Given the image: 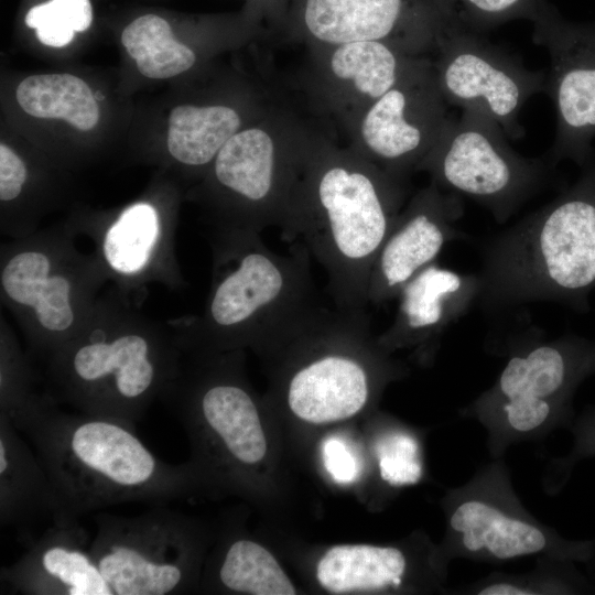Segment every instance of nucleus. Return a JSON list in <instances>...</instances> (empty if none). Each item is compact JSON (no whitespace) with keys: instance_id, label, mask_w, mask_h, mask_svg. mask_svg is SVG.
<instances>
[{"instance_id":"nucleus-24","label":"nucleus","mask_w":595,"mask_h":595,"mask_svg":"<svg viewBox=\"0 0 595 595\" xmlns=\"http://www.w3.org/2000/svg\"><path fill=\"white\" fill-rule=\"evenodd\" d=\"M411 572L412 561L401 547L343 544L324 553L316 566V578L334 594L399 591Z\"/></svg>"},{"instance_id":"nucleus-7","label":"nucleus","mask_w":595,"mask_h":595,"mask_svg":"<svg viewBox=\"0 0 595 595\" xmlns=\"http://www.w3.org/2000/svg\"><path fill=\"white\" fill-rule=\"evenodd\" d=\"M318 125L273 101L220 149L202 194L214 229L281 228Z\"/></svg>"},{"instance_id":"nucleus-9","label":"nucleus","mask_w":595,"mask_h":595,"mask_svg":"<svg viewBox=\"0 0 595 595\" xmlns=\"http://www.w3.org/2000/svg\"><path fill=\"white\" fill-rule=\"evenodd\" d=\"M595 374V340L564 335L518 347L496 381L459 414L487 432L493 458L528 441H539L571 426L573 399L581 383Z\"/></svg>"},{"instance_id":"nucleus-6","label":"nucleus","mask_w":595,"mask_h":595,"mask_svg":"<svg viewBox=\"0 0 595 595\" xmlns=\"http://www.w3.org/2000/svg\"><path fill=\"white\" fill-rule=\"evenodd\" d=\"M261 350L284 355V401L298 419L312 424L354 416L397 370L372 338L366 310L318 304Z\"/></svg>"},{"instance_id":"nucleus-32","label":"nucleus","mask_w":595,"mask_h":595,"mask_svg":"<svg viewBox=\"0 0 595 595\" xmlns=\"http://www.w3.org/2000/svg\"><path fill=\"white\" fill-rule=\"evenodd\" d=\"M570 430L573 437L570 451L564 456L553 457L547 465L543 485L549 494L563 488L578 462L595 457V404L575 416Z\"/></svg>"},{"instance_id":"nucleus-35","label":"nucleus","mask_w":595,"mask_h":595,"mask_svg":"<svg viewBox=\"0 0 595 595\" xmlns=\"http://www.w3.org/2000/svg\"><path fill=\"white\" fill-rule=\"evenodd\" d=\"M322 453L325 468L337 483L348 484L358 476V462L343 440L327 439Z\"/></svg>"},{"instance_id":"nucleus-8","label":"nucleus","mask_w":595,"mask_h":595,"mask_svg":"<svg viewBox=\"0 0 595 595\" xmlns=\"http://www.w3.org/2000/svg\"><path fill=\"white\" fill-rule=\"evenodd\" d=\"M71 228L54 227L0 248V296L30 348L47 358L84 327L107 278Z\"/></svg>"},{"instance_id":"nucleus-20","label":"nucleus","mask_w":595,"mask_h":595,"mask_svg":"<svg viewBox=\"0 0 595 595\" xmlns=\"http://www.w3.org/2000/svg\"><path fill=\"white\" fill-rule=\"evenodd\" d=\"M478 293L477 274H462L435 262L402 288L394 320L377 339L388 353L405 348L429 360Z\"/></svg>"},{"instance_id":"nucleus-11","label":"nucleus","mask_w":595,"mask_h":595,"mask_svg":"<svg viewBox=\"0 0 595 595\" xmlns=\"http://www.w3.org/2000/svg\"><path fill=\"white\" fill-rule=\"evenodd\" d=\"M416 171L442 190L477 202L498 223L531 198L548 174L543 161L515 152L500 126L478 109L448 117Z\"/></svg>"},{"instance_id":"nucleus-18","label":"nucleus","mask_w":595,"mask_h":595,"mask_svg":"<svg viewBox=\"0 0 595 595\" xmlns=\"http://www.w3.org/2000/svg\"><path fill=\"white\" fill-rule=\"evenodd\" d=\"M307 48L300 85L312 111L345 133L355 119L428 56L383 41Z\"/></svg>"},{"instance_id":"nucleus-30","label":"nucleus","mask_w":595,"mask_h":595,"mask_svg":"<svg viewBox=\"0 0 595 595\" xmlns=\"http://www.w3.org/2000/svg\"><path fill=\"white\" fill-rule=\"evenodd\" d=\"M36 391L34 374L28 355L22 350L9 324H0V412L10 415Z\"/></svg>"},{"instance_id":"nucleus-28","label":"nucleus","mask_w":595,"mask_h":595,"mask_svg":"<svg viewBox=\"0 0 595 595\" xmlns=\"http://www.w3.org/2000/svg\"><path fill=\"white\" fill-rule=\"evenodd\" d=\"M216 583L232 593L294 595L295 587L275 558L246 538L230 542L216 567Z\"/></svg>"},{"instance_id":"nucleus-3","label":"nucleus","mask_w":595,"mask_h":595,"mask_svg":"<svg viewBox=\"0 0 595 595\" xmlns=\"http://www.w3.org/2000/svg\"><path fill=\"white\" fill-rule=\"evenodd\" d=\"M182 355L171 323L150 318L111 288L78 334L46 358L48 394L136 426L177 376Z\"/></svg>"},{"instance_id":"nucleus-27","label":"nucleus","mask_w":595,"mask_h":595,"mask_svg":"<svg viewBox=\"0 0 595 595\" xmlns=\"http://www.w3.org/2000/svg\"><path fill=\"white\" fill-rule=\"evenodd\" d=\"M526 573L494 572L455 588V595H565L595 593V585L580 572L576 562L538 556Z\"/></svg>"},{"instance_id":"nucleus-13","label":"nucleus","mask_w":595,"mask_h":595,"mask_svg":"<svg viewBox=\"0 0 595 595\" xmlns=\"http://www.w3.org/2000/svg\"><path fill=\"white\" fill-rule=\"evenodd\" d=\"M455 20L441 0H289L278 35L306 47L383 41L432 57Z\"/></svg>"},{"instance_id":"nucleus-14","label":"nucleus","mask_w":595,"mask_h":595,"mask_svg":"<svg viewBox=\"0 0 595 595\" xmlns=\"http://www.w3.org/2000/svg\"><path fill=\"white\" fill-rule=\"evenodd\" d=\"M431 60L448 106L485 112L512 139L524 134L519 112L530 97L544 93L547 74L528 69L482 33L463 26L457 18Z\"/></svg>"},{"instance_id":"nucleus-36","label":"nucleus","mask_w":595,"mask_h":595,"mask_svg":"<svg viewBox=\"0 0 595 595\" xmlns=\"http://www.w3.org/2000/svg\"><path fill=\"white\" fill-rule=\"evenodd\" d=\"M289 0H247V9L260 17L270 34H278L286 13Z\"/></svg>"},{"instance_id":"nucleus-31","label":"nucleus","mask_w":595,"mask_h":595,"mask_svg":"<svg viewBox=\"0 0 595 595\" xmlns=\"http://www.w3.org/2000/svg\"><path fill=\"white\" fill-rule=\"evenodd\" d=\"M377 456L380 476L390 486L413 485L423 476L421 445L409 431L385 434L377 444Z\"/></svg>"},{"instance_id":"nucleus-4","label":"nucleus","mask_w":595,"mask_h":595,"mask_svg":"<svg viewBox=\"0 0 595 595\" xmlns=\"http://www.w3.org/2000/svg\"><path fill=\"white\" fill-rule=\"evenodd\" d=\"M212 281L199 315L171 322L182 351L261 349L318 302L311 253L296 241L288 255L250 229H214Z\"/></svg>"},{"instance_id":"nucleus-1","label":"nucleus","mask_w":595,"mask_h":595,"mask_svg":"<svg viewBox=\"0 0 595 595\" xmlns=\"http://www.w3.org/2000/svg\"><path fill=\"white\" fill-rule=\"evenodd\" d=\"M405 183L339 145L324 127L317 133L281 231L324 267L336 307L366 310L372 264L407 203Z\"/></svg>"},{"instance_id":"nucleus-2","label":"nucleus","mask_w":595,"mask_h":595,"mask_svg":"<svg viewBox=\"0 0 595 595\" xmlns=\"http://www.w3.org/2000/svg\"><path fill=\"white\" fill-rule=\"evenodd\" d=\"M7 416L31 441L46 470L53 520L78 521L90 511L130 501L164 502L198 484L193 464L162 461L137 435L136 426L64 412L48 393H34Z\"/></svg>"},{"instance_id":"nucleus-19","label":"nucleus","mask_w":595,"mask_h":595,"mask_svg":"<svg viewBox=\"0 0 595 595\" xmlns=\"http://www.w3.org/2000/svg\"><path fill=\"white\" fill-rule=\"evenodd\" d=\"M463 204L435 183L419 190L403 206L385 239L369 277L368 303L397 299L402 288L435 263L443 247L461 235Z\"/></svg>"},{"instance_id":"nucleus-33","label":"nucleus","mask_w":595,"mask_h":595,"mask_svg":"<svg viewBox=\"0 0 595 595\" xmlns=\"http://www.w3.org/2000/svg\"><path fill=\"white\" fill-rule=\"evenodd\" d=\"M538 0H457L454 11L459 23L477 33L506 22L526 19L533 13Z\"/></svg>"},{"instance_id":"nucleus-25","label":"nucleus","mask_w":595,"mask_h":595,"mask_svg":"<svg viewBox=\"0 0 595 595\" xmlns=\"http://www.w3.org/2000/svg\"><path fill=\"white\" fill-rule=\"evenodd\" d=\"M20 108L31 117L63 120L79 131L99 122V104L89 85L67 73L31 75L15 89Z\"/></svg>"},{"instance_id":"nucleus-29","label":"nucleus","mask_w":595,"mask_h":595,"mask_svg":"<svg viewBox=\"0 0 595 595\" xmlns=\"http://www.w3.org/2000/svg\"><path fill=\"white\" fill-rule=\"evenodd\" d=\"M93 19L90 0H44L26 11L24 23L35 30L42 44L63 47L74 40L76 33L87 31Z\"/></svg>"},{"instance_id":"nucleus-5","label":"nucleus","mask_w":595,"mask_h":595,"mask_svg":"<svg viewBox=\"0 0 595 595\" xmlns=\"http://www.w3.org/2000/svg\"><path fill=\"white\" fill-rule=\"evenodd\" d=\"M477 277L478 300L489 309L559 302L587 310L595 289V159L571 187L495 237Z\"/></svg>"},{"instance_id":"nucleus-26","label":"nucleus","mask_w":595,"mask_h":595,"mask_svg":"<svg viewBox=\"0 0 595 595\" xmlns=\"http://www.w3.org/2000/svg\"><path fill=\"white\" fill-rule=\"evenodd\" d=\"M121 44L141 75L166 79L184 74L197 63L195 50L176 39L172 24L158 13H144L121 32Z\"/></svg>"},{"instance_id":"nucleus-22","label":"nucleus","mask_w":595,"mask_h":595,"mask_svg":"<svg viewBox=\"0 0 595 595\" xmlns=\"http://www.w3.org/2000/svg\"><path fill=\"white\" fill-rule=\"evenodd\" d=\"M221 100L182 104L169 115L166 149L174 163L205 175L227 141L255 121L274 101L251 96L240 102Z\"/></svg>"},{"instance_id":"nucleus-34","label":"nucleus","mask_w":595,"mask_h":595,"mask_svg":"<svg viewBox=\"0 0 595 595\" xmlns=\"http://www.w3.org/2000/svg\"><path fill=\"white\" fill-rule=\"evenodd\" d=\"M29 174L25 160L7 143H0V201L1 209L11 206L20 196Z\"/></svg>"},{"instance_id":"nucleus-15","label":"nucleus","mask_w":595,"mask_h":595,"mask_svg":"<svg viewBox=\"0 0 595 595\" xmlns=\"http://www.w3.org/2000/svg\"><path fill=\"white\" fill-rule=\"evenodd\" d=\"M66 225L93 241L107 282L126 302L140 307L153 283L171 290L185 285L175 252V216L154 202L137 201L115 214L74 217Z\"/></svg>"},{"instance_id":"nucleus-12","label":"nucleus","mask_w":595,"mask_h":595,"mask_svg":"<svg viewBox=\"0 0 595 595\" xmlns=\"http://www.w3.org/2000/svg\"><path fill=\"white\" fill-rule=\"evenodd\" d=\"M90 551L113 595H174L195 582L201 529L186 516L155 507L138 516L99 512Z\"/></svg>"},{"instance_id":"nucleus-16","label":"nucleus","mask_w":595,"mask_h":595,"mask_svg":"<svg viewBox=\"0 0 595 595\" xmlns=\"http://www.w3.org/2000/svg\"><path fill=\"white\" fill-rule=\"evenodd\" d=\"M529 21L533 43L550 56L544 93L556 113L550 161L571 160L583 167L595 139V21L567 20L549 0L537 1Z\"/></svg>"},{"instance_id":"nucleus-37","label":"nucleus","mask_w":595,"mask_h":595,"mask_svg":"<svg viewBox=\"0 0 595 595\" xmlns=\"http://www.w3.org/2000/svg\"><path fill=\"white\" fill-rule=\"evenodd\" d=\"M444 4H446L448 8L454 10L455 3L457 0H441Z\"/></svg>"},{"instance_id":"nucleus-10","label":"nucleus","mask_w":595,"mask_h":595,"mask_svg":"<svg viewBox=\"0 0 595 595\" xmlns=\"http://www.w3.org/2000/svg\"><path fill=\"white\" fill-rule=\"evenodd\" d=\"M442 502L446 533L440 551L447 564L453 559L501 564L542 555L595 564V539H566L523 507L504 457L479 467Z\"/></svg>"},{"instance_id":"nucleus-21","label":"nucleus","mask_w":595,"mask_h":595,"mask_svg":"<svg viewBox=\"0 0 595 595\" xmlns=\"http://www.w3.org/2000/svg\"><path fill=\"white\" fill-rule=\"evenodd\" d=\"M89 536L78 521L53 520L1 581L28 595H113L90 551Z\"/></svg>"},{"instance_id":"nucleus-23","label":"nucleus","mask_w":595,"mask_h":595,"mask_svg":"<svg viewBox=\"0 0 595 595\" xmlns=\"http://www.w3.org/2000/svg\"><path fill=\"white\" fill-rule=\"evenodd\" d=\"M54 496L46 470L21 432L0 412V521L22 523L52 516Z\"/></svg>"},{"instance_id":"nucleus-17","label":"nucleus","mask_w":595,"mask_h":595,"mask_svg":"<svg viewBox=\"0 0 595 595\" xmlns=\"http://www.w3.org/2000/svg\"><path fill=\"white\" fill-rule=\"evenodd\" d=\"M430 57L355 119L345 131L348 145L407 182L437 140L450 117Z\"/></svg>"}]
</instances>
